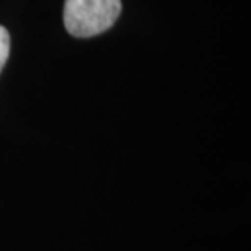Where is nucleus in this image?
Wrapping results in <instances>:
<instances>
[{
  "mask_svg": "<svg viewBox=\"0 0 251 251\" xmlns=\"http://www.w3.org/2000/svg\"><path fill=\"white\" fill-rule=\"evenodd\" d=\"M10 54V34L2 25H0V70L3 69Z\"/></svg>",
  "mask_w": 251,
  "mask_h": 251,
  "instance_id": "f03ea898",
  "label": "nucleus"
},
{
  "mask_svg": "<svg viewBox=\"0 0 251 251\" xmlns=\"http://www.w3.org/2000/svg\"><path fill=\"white\" fill-rule=\"evenodd\" d=\"M121 13V0H65L64 23L75 38H92L106 31Z\"/></svg>",
  "mask_w": 251,
  "mask_h": 251,
  "instance_id": "f257e3e1",
  "label": "nucleus"
}]
</instances>
